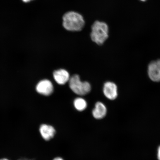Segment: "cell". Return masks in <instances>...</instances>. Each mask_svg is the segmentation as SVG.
<instances>
[{
	"label": "cell",
	"instance_id": "obj_1",
	"mask_svg": "<svg viewBox=\"0 0 160 160\" xmlns=\"http://www.w3.org/2000/svg\"><path fill=\"white\" fill-rule=\"evenodd\" d=\"M62 19L63 27L68 31H81L85 25V21L83 16L77 12H67L63 15Z\"/></svg>",
	"mask_w": 160,
	"mask_h": 160
},
{
	"label": "cell",
	"instance_id": "obj_2",
	"mask_svg": "<svg viewBox=\"0 0 160 160\" xmlns=\"http://www.w3.org/2000/svg\"><path fill=\"white\" fill-rule=\"evenodd\" d=\"M90 37L97 45H103L109 37L108 26L104 22L95 21L92 26Z\"/></svg>",
	"mask_w": 160,
	"mask_h": 160
},
{
	"label": "cell",
	"instance_id": "obj_3",
	"mask_svg": "<svg viewBox=\"0 0 160 160\" xmlns=\"http://www.w3.org/2000/svg\"><path fill=\"white\" fill-rule=\"evenodd\" d=\"M69 85L72 91L79 95H87L91 89V85L88 82H82L78 75H73L70 78Z\"/></svg>",
	"mask_w": 160,
	"mask_h": 160
},
{
	"label": "cell",
	"instance_id": "obj_4",
	"mask_svg": "<svg viewBox=\"0 0 160 160\" xmlns=\"http://www.w3.org/2000/svg\"><path fill=\"white\" fill-rule=\"evenodd\" d=\"M53 86L52 82L48 79L40 81L36 86V91L42 95L49 96L53 91Z\"/></svg>",
	"mask_w": 160,
	"mask_h": 160
},
{
	"label": "cell",
	"instance_id": "obj_5",
	"mask_svg": "<svg viewBox=\"0 0 160 160\" xmlns=\"http://www.w3.org/2000/svg\"><path fill=\"white\" fill-rule=\"evenodd\" d=\"M148 73L152 81L156 82L160 81V60L152 62L149 64Z\"/></svg>",
	"mask_w": 160,
	"mask_h": 160
},
{
	"label": "cell",
	"instance_id": "obj_6",
	"mask_svg": "<svg viewBox=\"0 0 160 160\" xmlns=\"http://www.w3.org/2000/svg\"><path fill=\"white\" fill-rule=\"evenodd\" d=\"M117 87L115 83L108 82L104 85V94L107 98L113 100L117 98L118 96Z\"/></svg>",
	"mask_w": 160,
	"mask_h": 160
},
{
	"label": "cell",
	"instance_id": "obj_7",
	"mask_svg": "<svg viewBox=\"0 0 160 160\" xmlns=\"http://www.w3.org/2000/svg\"><path fill=\"white\" fill-rule=\"evenodd\" d=\"M53 76L55 81L61 85L65 84L70 79L68 72L64 69L56 70L54 72Z\"/></svg>",
	"mask_w": 160,
	"mask_h": 160
},
{
	"label": "cell",
	"instance_id": "obj_8",
	"mask_svg": "<svg viewBox=\"0 0 160 160\" xmlns=\"http://www.w3.org/2000/svg\"><path fill=\"white\" fill-rule=\"evenodd\" d=\"M39 131L42 137L46 141L52 138L55 133V130L51 126L43 124L40 127Z\"/></svg>",
	"mask_w": 160,
	"mask_h": 160
},
{
	"label": "cell",
	"instance_id": "obj_9",
	"mask_svg": "<svg viewBox=\"0 0 160 160\" xmlns=\"http://www.w3.org/2000/svg\"><path fill=\"white\" fill-rule=\"evenodd\" d=\"M107 113V108L103 103L98 102L92 111L93 117L97 119H101L105 117Z\"/></svg>",
	"mask_w": 160,
	"mask_h": 160
},
{
	"label": "cell",
	"instance_id": "obj_10",
	"mask_svg": "<svg viewBox=\"0 0 160 160\" xmlns=\"http://www.w3.org/2000/svg\"><path fill=\"white\" fill-rule=\"evenodd\" d=\"M74 105L78 111H83L87 107V103L84 99L81 98H78L74 101Z\"/></svg>",
	"mask_w": 160,
	"mask_h": 160
},
{
	"label": "cell",
	"instance_id": "obj_11",
	"mask_svg": "<svg viewBox=\"0 0 160 160\" xmlns=\"http://www.w3.org/2000/svg\"><path fill=\"white\" fill-rule=\"evenodd\" d=\"M158 158L159 160H160V146L158 149Z\"/></svg>",
	"mask_w": 160,
	"mask_h": 160
},
{
	"label": "cell",
	"instance_id": "obj_12",
	"mask_svg": "<svg viewBox=\"0 0 160 160\" xmlns=\"http://www.w3.org/2000/svg\"><path fill=\"white\" fill-rule=\"evenodd\" d=\"M31 1H32V0H22V1L24 2H29Z\"/></svg>",
	"mask_w": 160,
	"mask_h": 160
},
{
	"label": "cell",
	"instance_id": "obj_13",
	"mask_svg": "<svg viewBox=\"0 0 160 160\" xmlns=\"http://www.w3.org/2000/svg\"><path fill=\"white\" fill-rule=\"evenodd\" d=\"M53 160H63V159H62L61 158H56Z\"/></svg>",
	"mask_w": 160,
	"mask_h": 160
},
{
	"label": "cell",
	"instance_id": "obj_14",
	"mask_svg": "<svg viewBox=\"0 0 160 160\" xmlns=\"http://www.w3.org/2000/svg\"><path fill=\"white\" fill-rule=\"evenodd\" d=\"M0 160H8L7 159H0Z\"/></svg>",
	"mask_w": 160,
	"mask_h": 160
},
{
	"label": "cell",
	"instance_id": "obj_15",
	"mask_svg": "<svg viewBox=\"0 0 160 160\" xmlns=\"http://www.w3.org/2000/svg\"><path fill=\"white\" fill-rule=\"evenodd\" d=\"M140 1H142L144 2V1H147V0H140Z\"/></svg>",
	"mask_w": 160,
	"mask_h": 160
},
{
	"label": "cell",
	"instance_id": "obj_16",
	"mask_svg": "<svg viewBox=\"0 0 160 160\" xmlns=\"http://www.w3.org/2000/svg\"><path fill=\"white\" fill-rule=\"evenodd\" d=\"M20 160H27V159H21Z\"/></svg>",
	"mask_w": 160,
	"mask_h": 160
}]
</instances>
